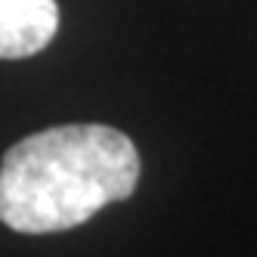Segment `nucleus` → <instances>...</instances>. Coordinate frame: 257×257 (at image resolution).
<instances>
[{"instance_id":"obj_2","label":"nucleus","mask_w":257,"mask_h":257,"mask_svg":"<svg viewBox=\"0 0 257 257\" xmlns=\"http://www.w3.org/2000/svg\"><path fill=\"white\" fill-rule=\"evenodd\" d=\"M59 31L56 0H0V59H28Z\"/></svg>"},{"instance_id":"obj_1","label":"nucleus","mask_w":257,"mask_h":257,"mask_svg":"<svg viewBox=\"0 0 257 257\" xmlns=\"http://www.w3.org/2000/svg\"><path fill=\"white\" fill-rule=\"evenodd\" d=\"M140 183L134 140L108 124L44 127L10 146L0 161V223L44 235L87 223Z\"/></svg>"}]
</instances>
